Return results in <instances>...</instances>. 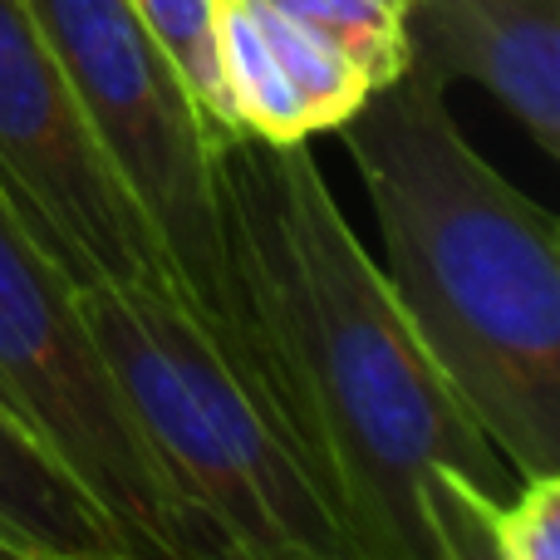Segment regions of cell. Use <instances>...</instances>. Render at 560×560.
I'll list each match as a JSON object with an SVG mask.
<instances>
[{
    "mask_svg": "<svg viewBox=\"0 0 560 560\" xmlns=\"http://www.w3.org/2000/svg\"><path fill=\"white\" fill-rule=\"evenodd\" d=\"M226 252L271 413L359 560H492L522 472L359 246L310 143L217 148Z\"/></svg>",
    "mask_w": 560,
    "mask_h": 560,
    "instance_id": "obj_1",
    "label": "cell"
},
{
    "mask_svg": "<svg viewBox=\"0 0 560 560\" xmlns=\"http://www.w3.org/2000/svg\"><path fill=\"white\" fill-rule=\"evenodd\" d=\"M413 335L522 477L560 472V226L398 74L335 128Z\"/></svg>",
    "mask_w": 560,
    "mask_h": 560,
    "instance_id": "obj_2",
    "label": "cell"
},
{
    "mask_svg": "<svg viewBox=\"0 0 560 560\" xmlns=\"http://www.w3.org/2000/svg\"><path fill=\"white\" fill-rule=\"evenodd\" d=\"M89 329L173 492L236 560H359L256 388L177 290H79Z\"/></svg>",
    "mask_w": 560,
    "mask_h": 560,
    "instance_id": "obj_3",
    "label": "cell"
},
{
    "mask_svg": "<svg viewBox=\"0 0 560 560\" xmlns=\"http://www.w3.org/2000/svg\"><path fill=\"white\" fill-rule=\"evenodd\" d=\"M25 5L84 104L114 173L128 183L148 226L163 242L177 295L271 413L246 310L236 295L222 187H217V148L236 133L207 118V108L192 98L187 79L128 0H25Z\"/></svg>",
    "mask_w": 560,
    "mask_h": 560,
    "instance_id": "obj_4",
    "label": "cell"
},
{
    "mask_svg": "<svg viewBox=\"0 0 560 560\" xmlns=\"http://www.w3.org/2000/svg\"><path fill=\"white\" fill-rule=\"evenodd\" d=\"M0 408L94 497L128 560H202L212 536L173 492L79 310V285L0 192Z\"/></svg>",
    "mask_w": 560,
    "mask_h": 560,
    "instance_id": "obj_5",
    "label": "cell"
},
{
    "mask_svg": "<svg viewBox=\"0 0 560 560\" xmlns=\"http://www.w3.org/2000/svg\"><path fill=\"white\" fill-rule=\"evenodd\" d=\"M0 192L79 290H177L163 242L114 173L25 0H0Z\"/></svg>",
    "mask_w": 560,
    "mask_h": 560,
    "instance_id": "obj_6",
    "label": "cell"
},
{
    "mask_svg": "<svg viewBox=\"0 0 560 560\" xmlns=\"http://www.w3.org/2000/svg\"><path fill=\"white\" fill-rule=\"evenodd\" d=\"M217 55L236 128L266 143L335 133L378 89L345 39L271 0H217Z\"/></svg>",
    "mask_w": 560,
    "mask_h": 560,
    "instance_id": "obj_7",
    "label": "cell"
},
{
    "mask_svg": "<svg viewBox=\"0 0 560 560\" xmlns=\"http://www.w3.org/2000/svg\"><path fill=\"white\" fill-rule=\"evenodd\" d=\"M408 74L487 89L546 158H560V0H408Z\"/></svg>",
    "mask_w": 560,
    "mask_h": 560,
    "instance_id": "obj_8",
    "label": "cell"
},
{
    "mask_svg": "<svg viewBox=\"0 0 560 560\" xmlns=\"http://www.w3.org/2000/svg\"><path fill=\"white\" fill-rule=\"evenodd\" d=\"M0 560H128L94 497L0 408Z\"/></svg>",
    "mask_w": 560,
    "mask_h": 560,
    "instance_id": "obj_9",
    "label": "cell"
},
{
    "mask_svg": "<svg viewBox=\"0 0 560 560\" xmlns=\"http://www.w3.org/2000/svg\"><path fill=\"white\" fill-rule=\"evenodd\" d=\"M153 30V39L167 49L177 74L187 79L192 98L207 108V118L232 133H242L226 104L222 84V55H217V0H128Z\"/></svg>",
    "mask_w": 560,
    "mask_h": 560,
    "instance_id": "obj_10",
    "label": "cell"
},
{
    "mask_svg": "<svg viewBox=\"0 0 560 560\" xmlns=\"http://www.w3.org/2000/svg\"><path fill=\"white\" fill-rule=\"evenodd\" d=\"M271 5L329 30L335 39H345L369 65V74L378 79V89L408 69L404 0H271Z\"/></svg>",
    "mask_w": 560,
    "mask_h": 560,
    "instance_id": "obj_11",
    "label": "cell"
},
{
    "mask_svg": "<svg viewBox=\"0 0 560 560\" xmlns=\"http://www.w3.org/2000/svg\"><path fill=\"white\" fill-rule=\"evenodd\" d=\"M492 560H560V472H532L492 512Z\"/></svg>",
    "mask_w": 560,
    "mask_h": 560,
    "instance_id": "obj_12",
    "label": "cell"
}]
</instances>
